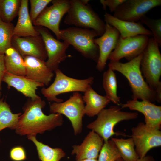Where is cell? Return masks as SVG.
Instances as JSON below:
<instances>
[{
    "label": "cell",
    "instance_id": "obj_1",
    "mask_svg": "<svg viewBox=\"0 0 161 161\" xmlns=\"http://www.w3.org/2000/svg\"><path fill=\"white\" fill-rule=\"evenodd\" d=\"M45 102L41 97L35 100L30 99L23 108L24 112L20 116L15 129L16 133L21 135L36 136L50 131L63 124L62 115L59 114H50L46 115L42 109Z\"/></svg>",
    "mask_w": 161,
    "mask_h": 161
},
{
    "label": "cell",
    "instance_id": "obj_2",
    "mask_svg": "<svg viewBox=\"0 0 161 161\" xmlns=\"http://www.w3.org/2000/svg\"><path fill=\"white\" fill-rule=\"evenodd\" d=\"M142 54L125 63L110 61L108 66L113 71L121 73L127 79L132 93V99L152 103L156 101V94L145 80L141 71L140 62Z\"/></svg>",
    "mask_w": 161,
    "mask_h": 161
},
{
    "label": "cell",
    "instance_id": "obj_3",
    "mask_svg": "<svg viewBox=\"0 0 161 161\" xmlns=\"http://www.w3.org/2000/svg\"><path fill=\"white\" fill-rule=\"evenodd\" d=\"M118 106H112L104 109L97 115L96 119L87 126V128L97 133L104 142L114 135L126 136L124 133L115 132L114 128L119 122L137 118V112L123 111Z\"/></svg>",
    "mask_w": 161,
    "mask_h": 161
},
{
    "label": "cell",
    "instance_id": "obj_4",
    "mask_svg": "<svg viewBox=\"0 0 161 161\" xmlns=\"http://www.w3.org/2000/svg\"><path fill=\"white\" fill-rule=\"evenodd\" d=\"M64 22L68 25L93 30L100 36L105 30V23L84 0H70Z\"/></svg>",
    "mask_w": 161,
    "mask_h": 161
},
{
    "label": "cell",
    "instance_id": "obj_5",
    "mask_svg": "<svg viewBox=\"0 0 161 161\" xmlns=\"http://www.w3.org/2000/svg\"><path fill=\"white\" fill-rule=\"evenodd\" d=\"M159 45L153 37L149 38L140 62L142 73L148 84L156 92V101L161 102V54Z\"/></svg>",
    "mask_w": 161,
    "mask_h": 161
},
{
    "label": "cell",
    "instance_id": "obj_6",
    "mask_svg": "<svg viewBox=\"0 0 161 161\" xmlns=\"http://www.w3.org/2000/svg\"><path fill=\"white\" fill-rule=\"evenodd\" d=\"M60 38L71 45L84 57L97 62L99 55L98 46L94 41L99 36L95 30L77 27L60 30Z\"/></svg>",
    "mask_w": 161,
    "mask_h": 161
},
{
    "label": "cell",
    "instance_id": "obj_7",
    "mask_svg": "<svg viewBox=\"0 0 161 161\" xmlns=\"http://www.w3.org/2000/svg\"><path fill=\"white\" fill-rule=\"evenodd\" d=\"M54 72L55 77L53 82L49 87H43L41 90V93L49 101L62 102L63 100L58 98L57 95L71 92H84L94 82L93 77L85 79H77L68 76L59 68Z\"/></svg>",
    "mask_w": 161,
    "mask_h": 161
},
{
    "label": "cell",
    "instance_id": "obj_8",
    "mask_svg": "<svg viewBox=\"0 0 161 161\" xmlns=\"http://www.w3.org/2000/svg\"><path fill=\"white\" fill-rule=\"evenodd\" d=\"M51 114H59L66 116L72 124L75 135L82 130V120L85 114L84 103L82 96L75 92L66 101L61 103L54 102L50 104Z\"/></svg>",
    "mask_w": 161,
    "mask_h": 161
},
{
    "label": "cell",
    "instance_id": "obj_9",
    "mask_svg": "<svg viewBox=\"0 0 161 161\" xmlns=\"http://www.w3.org/2000/svg\"><path fill=\"white\" fill-rule=\"evenodd\" d=\"M46 7L33 22L35 26H41L51 30L58 40L61 39L60 23L70 7V0H54Z\"/></svg>",
    "mask_w": 161,
    "mask_h": 161
},
{
    "label": "cell",
    "instance_id": "obj_10",
    "mask_svg": "<svg viewBox=\"0 0 161 161\" xmlns=\"http://www.w3.org/2000/svg\"><path fill=\"white\" fill-rule=\"evenodd\" d=\"M131 136L139 158L146 155L152 148L161 146V131L149 127L143 122L131 129Z\"/></svg>",
    "mask_w": 161,
    "mask_h": 161
},
{
    "label": "cell",
    "instance_id": "obj_11",
    "mask_svg": "<svg viewBox=\"0 0 161 161\" xmlns=\"http://www.w3.org/2000/svg\"><path fill=\"white\" fill-rule=\"evenodd\" d=\"M148 37L140 35L123 38L120 36L115 48L111 53L108 59L119 61L124 58L129 61L134 58L144 51L148 44Z\"/></svg>",
    "mask_w": 161,
    "mask_h": 161
},
{
    "label": "cell",
    "instance_id": "obj_12",
    "mask_svg": "<svg viewBox=\"0 0 161 161\" xmlns=\"http://www.w3.org/2000/svg\"><path fill=\"white\" fill-rule=\"evenodd\" d=\"M35 30L41 36L47 53L46 63L53 72L59 69L60 64L64 61L67 56L66 51L69 45L55 38L47 28L41 26H35Z\"/></svg>",
    "mask_w": 161,
    "mask_h": 161
},
{
    "label": "cell",
    "instance_id": "obj_13",
    "mask_svg": "<svg viewBox=\"0 0 161 161\" xmlns=\"http://www.w3.org/2000/svg\"><path fill=\"white\" fill-rule=\"evenodd\" d=\"M161 5V0H126L113 16L121 20L138 22L148 11Z\"/></svg>",
    "mask_w": 161,
    "mask_h": 161
},
{
    "label": "cell",
    "instance_id": "obj_14",
    "mask_svg": "<svg viewBox=\"0 0 161 161\" xmlns=\"http://www.w3.org/2000/svg\"><path fill=\"white\" fill-rule=\"evenodd\" d=\"M12 47L23 58L31 56L44 61L47 58L44 43L40 35L22 37L13 36Z\"/></svg>",
    "mask_w": 161,
    "mask_h": 161
},
{
    "label": "cell",
    "instance_id": "obj_15",
    "mask_svg": "<svg viewBox=\"0 0 161 161\" xmlns=\"http://www.w3.org/2000/svg\"><path fill=\"white\" fill-rule=\"evenodd\" d=\"M120 36L116 28L106 23L104 33L100 37L94 39V42L98 46L99 49L96 66L99 71L101 72L105 69L109 56L115 48Z\"/></svg>",
    "mask_w": 161,
    "mask_h": 161
},
{
    "label": "cell",
    "instance_id": "obj_16",
    "mask_svg": "<svg viewBox=\"0 0 161 161\" xmlns=\"http://www.w3.org/2000/svg\"><path fill=\"white\" fill-rule=\"evenodd\" d=\"M121 109L129 108L131 110L139 112L144 115L145 123L148 126L159 129L161 125V106L146 100H129L126 103H120Z\"/></svg>",
    "mask_w": 161,
    "mask_h": 161
},
{
    "label": "cell",
    "instance_id": "obj_17",
    "mask_svg": "<svg viewBox=\"0 0 161 161\" xmlns=\"http://www.w3.org/2000/svg\"><path fill=\"white\" fill-rule=\"evenodd\" d=\"M27 78L44 86H48L54 76L53 71L46 61L31 56L23 57Z\"/></svg>",
    "mask_w": 161,
    "mask_h": 161
},
{
    "label": "cell",
    "instance_id": "obj_18",
    "mask_svg": "<svg viewBox=\"0 0 161 161\" xmlns=\"http://www.w3.org/2000/svg\"><path fill=\"white\" fill-rule=\"evenodd\" d=\"M104 143L101 137L91 130L80 145L72 146L71 154L75 155L76 161L85 159H97Z\"/></svg>",
    "mask_w": 161,
    "mask_h": 161
},
{
    "label": "cell",
    "instance_id": "obj_19",
    "mask_svg": "<svg viewBox=\"0 0 161 161\" xmlns=\"http://www.w3.org/2000/svg\"><path fill=\"white\" fill-rule=\"evenodd\" d=\"M104 17L106 23L116 28L122 38H128L140 35L152 36L150 30L145 28L139 22L136 23L121 20L107 13L104 15Z\"/></svg>",
    "mask_w": 161,
    "mask_h": 161
},
{
    "label": "cell",
    "instance_id": "obj_20",
    "mask_svg": "<svg viewBox=\"0 0 161 161\" xmlns=\"http://www.w3.org/2000/svg\"><path fill=\"white\" fill-rule=\"evenodd\" d=\"M2 81L6 83L8 88L12 87L21 93L25 97H29L32 100L37 99L40 97L36 93V90L39 87L44 86L25 76H20L5 73Z\"/></svg>",
    "mask_w": 161,
    "mask_h": 161
},
{
    "label": "cell",
    "instance_id": "obj_21",
    "mask_svg": "<svg viewBox=\"0 0 161 161\" xmlns=\"http://www.w3.org/2000/svg\"><path fill=\"white\" fill-rule=\"evenodd\" d=\"M28 0H21L18 19L14 27L13 36L19 37L40 35L33 26L28 9Z\"/></svg>",
    "mask_w": 161,
    "mask_h": 161
},
{
    "label": "cell",
    "instance_id": "obj_22",
    "mask_svg": "<svg viewBox=\"0 0 161 161\" xmlns=\"http://www.w3.org/2000/svg\"><path fill=\"white\" fill-rule=\"evenodd\" d=\"M84 93L82 98L86 104L85 114L89 117L97 115L110 102L106 95H100L91 86L88 88Z\"/></svg>",
    "mask_w": 161,
    "mask_h": 161
},
{
    "label": "cell",
    "instance_id": "obj_23",
    "mask_svg": "<svg viewBox=\"0 0 161 161\" xmlns=\"http://www.w3.org/2000/svg\"><path fill=\"white\" fill-rule=\"evenodd\" d=\"M4 61L6 72L18 76H26L24 59L13 47L9 48L5 51Z\"/></svg>",
    "mask_w": 161,
    "mask_h": 161
},
{
    "label": "cell",
    "instance_id": "obj_24",
    "mask_svg": "<svg viewBox=\"0 0 161 161\" xmlns=\"http://www.w3.org/2000/svg\"><path fill=\"white\" fill-rule=\"evenodd\" d=\"M27 137L35 144L39 158L41 161H60L65 157L66 153L61 148H52L38 141L35 136H28Z\"/></svg>",
    "mask_w": 161,
    "mask_h": 161
},
{
    "label": "cell",
    "instance_id": "obj_25",
    "mask_svg": "<svg viewBox=\"0 0 161 161\" xmlns=\"http://www.w3.org/2000/svg\"><path fill=\"white\" fill-rule=\"evenodd\" d=\"M103 86L105 92V95L114 103L119 106L120 98L118 96L117 83L114 71L109 68L104 72L103 75Z\"/></svg>",
    "mask_w": 161,
    "mask_h": 161
},
{
    "label": "cell",
    "instance_id": "obj_26",
    "mask_svg": "<svg viewBox=\"0 0 161 161\" xmlns=\"http://www.w3.org/2000/svg\"><path fill=\"white\" fill-rule=\"evenodd\" d=\"M124 161H137L139 158L135 148L132 139L112 137Z\"/></svg>",
    "mask_w": 161,
    "mask_h": 161
},
{
    "label": "cell",
    "instance_id": "obj_27",
    "mask_svg": "<svg viewBox=\"0 0 161 161\" xmlns=\"http://www.w3.org/2000/svg\"><path fill=\"white\" fill-rule=\"evenodd\" d=\"M21 114L12 113L9 105L0 100V131L6 128L15 129Z\"/></svg>",
    "mask_w": 161,
    "mask_h": 161
},
{
    "label": "cell",
    "instance_id": "obj_28",
    "mask_svg": "<svg viewBox=\"0 0 161 161\" xmlns=\"http://www.w3.org/2000/svg\"><path fill=\"white\" fill-rule=\"evenodd\" d=\"M21 0H0V19L10 23L18 15Z\"/></svg>",
    "mask_w": 161,
    "mask_h": 161
},
{
    "label": "cell",
    "instance_id": "obj_29",
    "mask_svg": "<svg viewBox=\"0 0 161 161\" xmlns=\"http://www.w3.org/2000/svg\"><path fill=\"white\" fill-rule=\"evenodd\" d=\"M14 27L12 23L4 22L0 19V54H4L5 51L12 47Z\"/></svg>",
    "mask_w": 161,
    "mask_h": 161
},
{
    "label": "cell",
    "instance_id": "obj_30",
    "mask_svg": "<svg viewBox=\"0 0 161 161\" xmlns=\"http://www.w3.org/2000/svg\"><path fill=\"white\" fill-rule=\"evenodd\" d=\"M98 157V161H115L121 158L117 146L111 139L104 142Z\"/></svg>",
    "mask_w": 161,
    "mask_h": 161
},
{
    "label": "cell",
    "instance_id": "obj_31",
    "mask_svg": "<svg viewBox=\"0 0 161 161\" xmlns=\"http://www.w3.org/2000/svg\"><path fill=\"white\" fill-rule=\"evenodd\" d=\"M142 24L147 26L151 32L153 38L158 44L159 46H161V19H153L145 16L143 17L139 22Z\"/></svg>",
    "mask_w": 161,
    "mask_h": 161
},
{
    "label": "cell",
    "instance_id": "obj_32",
    "mask_svg": "<svg viewBox=\"0 0 161 161\" xmlns=\"http://www.w3.org/2000/svg\"><path fill=\"white\" fill-rule=\"evenodd\" d=\"M52 0H30V10L29 13L31 20L33 22L39 15L52 1Z\"/></svg>",
    "mask_w": 161,
    "mask_h": 161
},
{
    "label": "cell",
    "instance_id": "obj_33",
    "mask_svg": "<svg viewBox=\"0 0 161 161\" xmlns=\"http://www.w3.org/2000/svg\"><path fill=\"white\" fill-rule=\"evenodd\" d=\"M10 156L13 161H23L27 158L25 150L21 146H16L12 148L10 152Z\"/></svg>",
    "mask_w": 161,
    "mask_h": 161
},
{
    "label": "cell",
    "instance_id": "obj_34",
    "mask_svg": "<svg viewBox=\"0 0 161 161\" xmlns=\"http://www.w3.org/2000/svg\"><path fill=\"white\" fill-rule=\"evenodd\" d=\"M126 0H100V2L103 6V9L106 10L108 7L111 12H114L118 7Z\"/></svg>",
    "mask_w": 161,
    "mask_h": 161
},
{
    "label": "cell",
    "instance_id": "obj_35",
    "mask_svg": "<svg viewBox=\"0 0 161 161\" xmlns=\"http://www.w3.org/2000/svg\"><path fill=\"white\" fill-rule=\"evenodd\" d=\"M6 72L4 54H0V93L1 90V82Z\"/></svg>",
    "mask_w": 161,
    "mask_h": 161
},
{
    "label": "cell",
    "instance_id": "obj_36",
    "mask_svg": "<svg viewBox=\"0 0 161 161\" xmlns=\"http://www.w3.org/2000/svg\"><path fill=\"white\" fill-rule=\"evenodd\" d=\"M137 161H155L153 157L150 155H146L142 158H139Z\"/></svg>",
    "mask_w": 161,
    "mask_h": 161
},
{
    "label": "cell",
    "instance_id": "obj_37",
    "mask_svg": "<svg viewBox=\"0 0 161 161\" xmlns=\"http://www.w3.org/2000/svg\"><path fill=\"white\" fill-rule=\"evenodd\" d=\"M76 161H98L97 159H85Z\"/></svg>",
    "mask_w": 161,
    "mask_h": 161
},
{
    "label": "cell",
    "instance_id": "obj_38",
    "mask_svg": "<svg viewBox=\"0 0 161 161\" xmlns=\"http://www.w3.org/2000/svg\"><path fill=\"white\" fill-rule=\"evenodd\" d=\"M115 161H124L121 158H120Z\"/></svg>",
    "mask_w": 161,
    "mask_h": 161
}]
</instances>
